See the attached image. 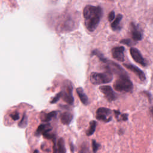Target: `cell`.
I'll return each mask as SVG.
<instances>
[{"label":"cell","instance_id":"1","mask_svg":"<svg viewBox=\"0 0 153 153\" xmlns=\"http://www.w3.org/2000/svg\"><path fill=\"white\" fill-rule=\"evenodd\" d=\"M103 15L102 8L100 6L86 5L83 10L84 24L87 29L93 32L97 27Z\"/></svg>","mask_w":153,"mask_h":153},{"label":"cell","instance_id":"2","mask_svg":"<svg viewBox=\"0 0 153 153\" xmlns=\"http://www.w3.org/2000/svg\"><path fill=\"white\" fill-rule=\"evenodd\" d=\"M114 88L120 92L128 93L133 90V83L130 79L127 74L118 76L114 83Z\"/></svg>","mask_w":153,"mask_h":153},{"label":"cell","instance_id":"3","mask_svg":"<svg viewBox=\"0 0 153 153\" xmlns=\"http://www.w3.org/2000/svg\"><path fill=\"white\" fill-rule=\"evenodd\" d=\"M113 79V75L109 71H106L102 73L93 72L90 74V80L94 85H99L110 82Z\"/></svg>","mask_w":153,"mask_h":153},{"label":"cell","instance_id":"4","mask_svg":"<svg viewBox=\"0 0 153 153\" xmlns=\"http://www.w3.org/2000/svg\"><path fill=\"white\" fill-rule=\"evenodd\" d=\"M96 119L99 121L108 123L112 120V111L110 109L107 108H99L96 111Z\"/></svg>","mask_w":153,"mask_h":153},{"label":"cell","instance_id":"5","mask_svg":"<svg viewBox=\"0 0 153 153\" xmlns=\"http://www.w3.org/2000/svg\"><path fill=\"white\" fill-rule=\"evenodd\" d=\"M105 63V69H106V71H109L112 74L114 73L118 75V76L127 74L126 72L119 65L112 61L107 60V62Z\"/></svg>","mask_w":153,"mask_h":153},{"label":"cell","instance_id":"6","mask_svg":"<svg viewBox=\"0 0 153 153\" xmlns=\"http://www.w3.org/2000/svg\"><path fill=\"white\" fill-rule=\"evenodd\" d=\"M61 97L65 102L69 105L74 103V99L72 96V87L70 83L66 87H64L61 91Z\"/></svg>","mask_w":153,"mask_h":153},{"label":"cell","instance_id":"7","mask_svg":"<svg viewBox=\"0 0 153 153\" xmlns=\"http://www.w3.org/2000/svg\"><path fill=\"white\" fill-rule=\"evenodd\" d=\"M130 53L131 57L136 62H137V63H139L140 65L143 66H147V62L143 57L140 52L137 48L134 47L130 48Z\"/></svg>","mask_w":153,"mask_h":153},{"label":"cell","instance_id":"8","mask_svg":"<svg viewBox=\"0 0 153 153\" xmlns=\"http://www.w3.org/2000/svg\"><path fill=\"white\" fill-rule=\"evenodd\" d=\"M99 90L103 94L105 97L108 102H112L117 98L116 94L112 88L109 85H102L99 87Z\"/></svg>","mask_w":153,"mask_h":153},{"label":"cell","instance_id":"9","mask_svg":"<svg viewBox=\"0 0 153 153\" xmlns=\"http://www.w3.org/2000/svg\"><path fill=\"white\" fill-rule=\"evenodd\" d=\"M130 33L132 39L137 42L140 41L142 39V33L137 25H136L134 23H131L130 25Z\"/></svg>","mask_w":153,"mask_h":153},{"label":"cell","instance_id":"10","mask_svg":"<svg viewBox=\"0 0 153 153\" xmlns=\"http://www.w3.org/2000/svg\"><path fill=\"white\" fill-rule=\"evenodd\" d=\"M123 65L127 69L132 71L139 78L140 81H144L146 79V76L143 72L141 69H140L139 68H137L136 66H134L131 64H128V63H124L123 64Z\"/></svg>","mask_w":153,"mask_h":153},{"label":"cell","instance_id":"11","mask_svg":"<svg viewBox=\"0 0 153 153\" xmlns=\"http://www.w3.org/2000/svg\"><path fill=\"white\" fill-rule=\"evenodd\" d=\"M124 47H115L111 50L112 56L113 58L116 59L117 61L123 62L124 60Z\"/></svg>","mask_w":153,"mask_h":153},{"label":"cell","instance_id":"12","mask_svg":"<svg viewBox=\"0 0 153 153\" xmlns=\"http://www.w3.org/2000/svg\"><path fill=\"white\" fill-rule=\"evenodd\" d=\"M51 129H52V127L49 123L40 124L38 127L35 131V135L37 136L41 134L44 135L47 133H49L51 130Z\"/></svg>","mask_w":153,"mask_h":153},{"label":"cell","instance_id":"13","mask_svg":"<svg viewBox=\"0 0 153 153\" xmlns=\"http://www.w3.org/2000/svg\"><path fill=\"white\" fill-rule=\"evenodd\" d=\"M73 119V115L69 112H65L60 115V121L64 125L69 124Z\"/></svg>","mask_w":153,"mask_h":153},{"label":"cell","instance_id":"14","mask_svg":"<svg viewBox=\"0 0 153 153\" xmlns=\"http://www.w3.org/2000/svg\"><path fill=\"white\" fill-rule=\"evenodd\" d=\"M123 19V15L121 14H118L114 21L111 24V27L113 30H118L121 29L120 27V22Z\"/></svg>","mask_w":153,"mask_h":153},{"label":"cell","instance_id":"15","mask_svg":"<svg viewBox=\"0 0 153 153\" xmlns=\"http://www.w3.org/2000/svg\"><path fill=\"white\" fill-rule=\"evenodd\" d=\"M76 90V93L78 94V96L81 102L85 105H88V99L87 95L84 92L83 89L81 87H78Z\"/></svg>","mask_w":153,"mask_h":153},{"label":"cell","instance_id":"16","mask_svg":"<svg viewBox=\"0 0 153 153\" xmlns=\"http://www.w3.org/2000/svg\"><path fill=\"white\" fill-rule=\"evenodd\" d=\"M97 126V123L96 121H91L90 122V126L88 129L86 131V135L88 136H91L95 131Z\"/></svg>","mask_w":153,"mask_h":153},{"label":"cell","instance_id":"17","mask_svg":"<svg viewBox=\"0 0 153 153\" xmlns=\"http://www.w3.org/2000/svg\"><path fill=\"white\" fill-rule=\"evenodd\" d=\"M57 111H51L49 113L45 114L41 118L42 121L44 122H48L50 121L53 118L55 117L57 115Z\"/></svg>","mask_w":153,"mask_h":153},{"label":"cell","instance_id":"18","mask_svg":"<svg viewBox=\"0 0 153 153\" xmlns=\"http://www.w3.org/2000/svg\"><path fill=\"white\" fill-rule=\"evenodd\" d=\"M57 153H66L65 142L62 137H60L57 141Z\"/></svg>","mask_w":153,"mask_h":153},{"label":"cell","instance_id":"19","mask_svg":"<svg viewBox=\"0 0 153 153\" xmlns=\"http://www.w3.org/2000/svg\"><path fill=\"white\" fill-rule=\"evenodd\" d=\"M114 112L115 114V118L118 121H127L128 120V114H121L120 111L116 110H114Z\"/></svg>","mask_w":153,"mask_h":153},{"label":"cell","instance_id":"20","mask_svg":"<svg viewBox=\"0 0 153 153\" xmlns=\"http://www.w3.org/2000/svg\"><path fill=\"white\" fill-rule=\"evenodd\" d=\"M91 54L92 55H94V56H96L100 61H102V62L103 63H106L107 62V59L104 57V56L103 55V54L100 52L99 50H93L92 52H91Z\"/></svg>","mask_w":153,"mask_h":153},{"label":"cell","instance_id":"21","mask_svg":"<svg viewBox=\"0 0 153 153\" xmlns=\"http://www.w3.org/2000/svg\"><path fill=\"white\" fill-rule=\"evenodd\" d=\"M27 117L25 114L23 115V117L21 120V121L19 122L18 126L20 128H25L27 126Z\"/></svg>","mask_w":153,"mask_h":153},{"label":"cell","instance_id":"22","mask_svg":"<svg viewBox=\"0 0 153 153\" xmlns=\"http://www.w3.org/2000/svg\"><path fill=\"white\" fill-rule=\"evenodd\" d=\"M92 149H93V153H96L97 151H98L99 148H100V145L99 143H98L95 140L93 139L92 140Z\"/></svg>","mask_w":153,"mask_h":153},{"label":"cell","instance_id":"23","mask_svg":"<svg viewBox=\"0 0 153 153\" xmlns=\"http://www.w3.org/2000/svg\"><path fill=\"white\" fill-rule=\"evenodd\" d=\"M88 151V148L86 143H83L81 145L80 151L79 153H87Z\"/></svg>","mask_w":153,"mask_h":153},{"label":"cell","instance_id":"24","mask_svg":"<svg viewBox=\"0 0 153 153\" xmlns=\"http://www.w3.org/2000/svg\"><path fill=\"white\" fill-rule=\"evenodd\" d=\"M120 43L126 44L128 46H131L133 43L131 42V41L129 39H123L120 41Z\"/></svg>","mask_w":153,"mask_h":153},{"label":"cell","instance_id":"25","mask_svg":"<svg viewBox=\"0 0 153 153\" xmlns=\"http://www.w3.org/2000/svg\"><path fill=\"white\" fill-rule=\"evenodd\" d=\"M10 117L11 118L14 120V121H16L17 120L19 119L20 116H19V114L17 112H14L12 114H10Z\"/></svg>","mask_w":153,"mask_h":153},{"label":"cell","instance_id":"26","mask_svg":"<svg viewBox=\"0 0 153 153\" xmlns=\"http://www.w3.org/2000/svg\"><path fill=\"white\" fill-rule=\"evenodd\" d=\"M61 97V92H60V93H59L58 94H57L56 96H55V97L52 99V100L51 101V103H56V102H57L59 100V99Z\"/></svg>","mask_w":153,"mask_h":153},{"label":"cell","instance_id":"27","mask_svg":"<svg viewBox=\"0 0 153 153\" xmlns=\"http://www.w3.org/2000/svg\"><path fill=\"white\" fill-rule=\"evenodd\" d=\"M108 20L109 22H112L115 19V12L114 11H111L108 14Z\"/></svg>","mask_w":153,"mask_h":153},{"label":"cell","instance_id":"28","mask_svg":"<svg viewBox=\"0 0 153 153\" xmlns=\"http://www.w3.org/2000/svg\"><path fill=\"white\" fill-rule=\"evenodd\" d=\"M150 111H151V114H152V117H153V106L151 108Z\"/></svg>","mask_w":153,"mask_h":153},{"label":"cell","instance_id":"29","mask_svg":"<svg viewBox=\"0 0 153 153\" xmlns=\"http://www.w3.org/2000/svg\"><path fill=\"white\" fill-rule=\"evenodd\" d=\"M73 147H74V145H73L71 143V151H74Z\"/></svg>","mask_w":153,"mask_h":153},{"label":"cell","instance_id":"30","mask_svg":"<svg viewBox=\"0 0 153 153\" xmlns=\"http://www.w3.org/2000/svg\"><path fill=\"white\" fill-rule=\"evenodd\" d=\"M39 152H38V151L37 150V149H35L34 151H33V153H38Z\"/></svg>","mask_w":153,"mask_h":153}]
</instances>
